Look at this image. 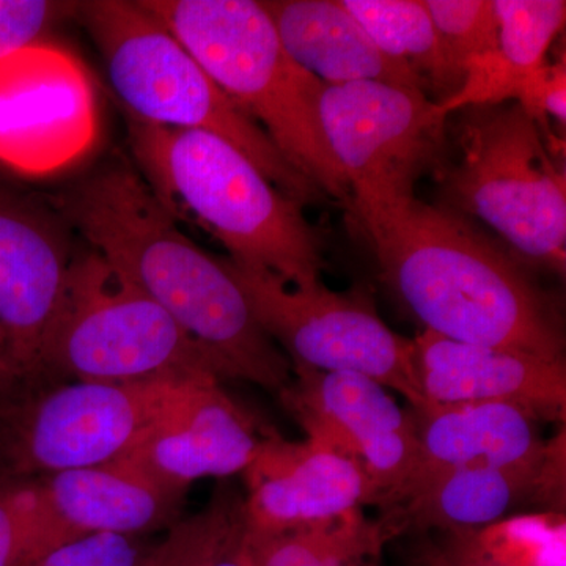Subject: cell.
Wrapping results in <instances>:
<instances>
[{
    "mask_svg": "<svg viewBox=\"0 0 566 566\" xmlns=\"http://www.w3.org/2000/svg\"><path fill=\"white\" fill-rule=\"evenodd\" d=\"M50 202L93 252L210 354L222 379L277 394L292 382L289 357L256 323L222 256L181 232L132 164H104Z\"/></svg>",
    "mask_w": 566,
    "mask_h": 566,
    "instance_id": "6da1fadb",
    "label": "cell"
},
{
    "mask_svg": "<svg viewBox=\"0 0 566 566\" xmlns=\"http://www.w3.org/2000/svg\"><path fill=\"white\" fill-rule=\"evenodd\" d=\"M382 277L424 331L463 342L564 359L553 305L515 253L472 221L416 196L352 203Z\"/></svg>",
    "mask_w": 566,
    "mask_h": 566,
    "instance_id": "7a4b0ae2",
    "label": "cell"
},
{
    "mask_svg": "<svg viewBox=\"0 0 566 566\" xmlns=\"http://www.w3.org/2000/svg\"><path fill=\"white\" fill-rule=\"evenodd\" d=\"M145 181L175 219H193L230 259L263 268L294 289L322 283L323 241L303 203L283 193L229 142L126 115Z\"/></svg>",
    "mask_w": 566,
    "mask_h": 566,
    "instance_id": "3957f363",
    "label": "cell"
},
{
    "mask_svg": "<svg viewBox=\"0 0 566 566\" xmlns=\"http://www.w3.org/2000/svg\"><path fill=\"white\" fill-rule=\"evenodd\" d=\"M211 80L253 118L279 151L327 196L346 205L348 182L324 137L326 85L293 61L262 3L253 0H140Z\"/></svg>",
    "mask_w": 566,
    "mask_h": 566,
    "instance_id": "277c9868",
    "label": "cell"
},
{
    "mask_svg": "<svg viewBox=\"0 0 566 566\" xmlns=\"http://www.w3.org/2000/svg\"><path fill=\"white\" fill-rule=\"evenodd\" d=\"M433 174L441 207L486 223L524 264L565 275V170L516 103L449 115Z\"/></svg>",
    "mask_w": 566,
    "mask_h": 566,
    "instance_id": "5b68a950",
    "label": "cell"
},
{
    "mask_svg": "<svg viewBox=\"0 0 566 566\" xmlns=\"http://www.w3.org/2000/svg\"><path fill=\"white\" fill-rule=\"evenodd\" d=\"M102 54L126 115L164 128L214 134L297 202L324 199L262 126L229 98L166 25L139 2L92 0L76 11Z\"/></svg>",
    "mask_w": 566,
    "mask_h": 566,
    "instance_id": "8992f818",
    "label": "cell"
},
{
    "mask_svg": "<svg viewBox=\"0 0 566 566\" xmlns=\"http://www.w3.org/2000/svg\"><path fill=\"white\" fill-rule=\"evenodd\" d=\"M46 387L57 379L221 381L210 354L96 252L74 256L43 348Z\"/></svg>",
    "mask_w": 566,
    "mask_h": 566,
    "instance_id": "52a82bcc",
    "label": "cell"
},
{
    "mask_svg": "<svg viewBox=\"0 0 566 566\" xmlns=\"http://www.w3.org/2000/svg\"><path fill=\"white\" fill-rule=\"evenodd\" d=\"M205 382L211 381H76L33 390L0 412V480L115 463Z\"/></svg>",
    "mask_w": 566,
    "mask_h": 566,
    "instance_id": "ba28073f",
    "label": "cell"
},
{
    "mask_svg": "<svg viewBox=\"0 0 566 566\" xmlns=\"http://www.w3.org/2000/svg\"><path fill=\"white\" fill-rule=\"evenodd\" d=\"M222 260L256 323L290 364L368 376L405 397L415 412L433 406L417 379L412 340L379 318L363 286L333 292L322 282L294 289L263 268Z\"/></svg>",
    "mask_w": 566,
    "mask_h": 566,
    "instance_id": "9c48e42d",
    "label": "cell"
},
{
    "mask_svg": "<svg viewBox=\"0 0 566 566\" xmlns=\"http://www.w3.org/2000/svg\"><path fill=\"white\" fill-rule=\"evenodd\" d=\"M319 117L352 192L348 207L415 196L417 180L444 155L449 117L417 88L333 85L324 88Z\"/></svg>",
    "mask_w": 566,
    "mask_h": 566,
    "instance_id": "30bf717a",
    "label": "cell"
},
{
    "mask_svg": "<svg viewBox=\"0 0 566 566\" xmlns=\"http://www.w3.org/2000/svg\"><path fill=\"white\" fill-rule=\"evenodd\" d=\"M71 232L50 199L0 178V329L29 392L46 387L43 348L74 259Z\"/></svg>",
    "mask_w": 566,
    "mask_h": 566,
    "instance_id": "8fae6325",
    "label": "cell"
},
{
    "mask_svg": "<svg viewBox=\"0 0 566 566\" xmlns=\"http://www.w3.org/2000/svg\"><path fill=\"white\" fill-rule=\"evenodd\" d=\"M292 370L294 379L279 394L283 406L307 436L324 439L359 463L375 504L381 505L415 468V415L368 376L304 365H292Z\"/></svg>",
    "mask_w": 566,
    "mask_h": 566,
    "instance_id": "7c38bea8",
    "label": "cell"
},
{
    "mask_svg": "<svg viewBox=\"0 0 566 566\" xmlns=\"http://www.w3.org/2000/svg\"><path fill=\"white\" fill-rule=\"evenodd\" d=\"M244 476L249 526L262 534L314 526L375 504L374 488L359 463L312 436L286 441L266 428Z\"/></svg>",
    "mask_w": 566,
    "mask_h": 566,
    "instance_id": "4fadbf2b",
    "label": "cell"
},
{
    "mask_svg": "<svg viewBox=\"0 0 566 566\" xmlns=\"http://www.w3.org/2000/svg\"><path fill=\"white\" fill-rule=\"evenodd\" d=\"M420 389L430 405L502 403L535 420L565 422V360L463 344L424 331L412 338Z\"/></svg>",
    "mask_w": 566,
    "mask_h": 566,
    "instance_id": "5bb4252c",
    "label": "cell"
},
{
    "mask_svg": "<svg viewBox=\"0 0 566 566\" xmlns=\"http://www.w3.org/2000/svg\"><path fill=\"white\" fill-rule=\"evenodd\" d=\"M211 381L193 390L180 411L153 431L120 463L172 490L208 476L226 479L251 465L264 430Z\"/></svg>",
    "mask_w": 566,
    "mask_h": 566,
    "instance_id": "9a60e30c",
    "label": "cell"
},
{
    "mask_svg": "<svg viewBox=\"0 0 566 566\" xmlns=\"http://www.w3.org/2000/svg\"><path fill=\"white\" fill-rule=\"evenodd\" d=\"M32 480L55 547L84 535L145 536L174 527L186 497L120 461Z\"/></svg>",
    "mask_w": 566,
    "mask_h": 566,
    "instance_id": "2e32d148",
    "label": "cell"
},
{
    "mask_svg": "<svg viewBox=\"0 0 566 566\" xmlns=\"http://www.w3.org/2000/svg\"><path fill=\"white\" fill-rule=\"evenodd\" d=\"M88 95L80 71L46 43L0 61V163L25 174L54 166L51 142L88 126ZM57 161V156H55Z\"/></svg>",
    "mask_w": 566,
    "mask_h": 566,
    "instance_id": "e0dca14e",
    "label": "cell"
},
{
    "mask_svg": "<svg viewBox=\"0 0 566 566\" xmlns=\"http://www.w3.org/2000/svg\"><path fill=\"white\" fill-rule=\"evenodd\" d=\"M419 450L398 494L444 472L465 468H510L538 463L546 442L534 417L512 405H433L415 412Z\"/></svg>",
    "mask_w": 566,
    "mask_h": 566,
    "instance_id": "ac0fdd59",
    "label": "cell"
},
{
    "mask_svg": "<svg viewBox=\"0 0 566 566\" xmlns=\"http://www.w3.org/2000/svg\"><path fill=\"white\" fill-rule=\"evenodd\" d=\"M260 3L293 61L326 87L385 82L422 91L412 71L379 50L342 0H263Z\"/></svg>",
    "mask_w": 566,
    "mask_h": 566,
    "instance_id": "d6986e66",
    "label": "cell"
},
{
    "mask_svg": "<svg viewBox=\"0 0 566 566\" xmlns=\"http://www.w3.org/2000/svg\"><path fill=\"white\" fill-rule=\"evenodd\" d=\"M546 452L534 464L457 469L424 480L387 502L379 523L390 538L409 531L457 534L490 526L526 499L542 502Z\"/></svg>",
    "mask_w": 566,
    "mask_h": 566,
    "instance_id": "ffe728a7",
    "label": "cell"
},
{
    "mask_svg": "<svg viewBox=\"0 0 566 566\" xmlns=\"http://www.w3.org/2000/svg\"><path fill=\"white\" fill-rule=\"evenodd\" d=\"M493 6L497 48L465 63L460 91L438 103L447 117L464 107L515 102L521 82L547 62L565 25L564 0H493Z\"/></svg>",
    "mask_w": 566,
    "mask_h": 566,
    "instance_id": "44dd1931",
    "label": "cell"
},
{
    "mask_svg": "<svg viewBox=\"0 0 566 566\" xmlns=\"http://www.w3.org/2000/svg\"><path fill=\"white\" fill-rule=\"evenodd\" d=\"M379 50L403 63L436 103L452 98L463 76L447 61L422 0H342Z\"/></svg>",
    "mask_w": 566,
    "mask_h": 566,
    "instance_id": "7402d4cb",
    "label": "cell"
},
{
    "mask_svg": "<svg viewBox=\"0 0 566 566\" xmlns=\"http://www.w3.org/2000/svg\"><path fill=\"white\" fill-rule=\"evenodd\" d=\"M252 539L259 566H378L390 536L379 521L357 510L314 526L252 531Z\"/></svg>",
    "mask_w": 566,
    "mask_h": 566,
    "instance_id": "603a6c76",
    "label": "cell"
},
{
    "mask_svg": "<svg viewBox=\"0 0 566 566\" xmlns=\"http://www.w3.org/2000/svg\"><path fill=\"white\" fill-rule=\"evenodd\" d=\"M460 556L493 566H566L565 515L558 512L504 517L475 531L444 534Z\"/></svg>",
    "mask_w": 566,
    "mask_h": 566,
    "instance_id": "cb8c5ba5",
    "label": "cell"
},
{
    "mask_svg": "<svg viewBox=\"0 0 566 566\" xmlns=\"http://www.w3.org/2000/svg\"><path fill=\"white\" fill-rule=\"evenodd\" d=\"M248 520L244 497L230 486H219L210 504L169 528L139 566H207Z\"/></svg>",
    "mask_w": 566,
    "mask_h": 566,
    "instance_id": "d4e9b609",
    "label": "cell"
},
{
    "mask_svg": "<svg viewBox=\"0 0 566 566\" xmlns=\"http://www.w3.org/2000/svg\"><path fill=\"white\" fill-rule=\"evenodd\" d=\"M450 65L463 76L465 63L494 51L499 22L493 0H423Z\"/></svg>",
    "mask_w": 566,
    "mask_h": 566,
    "instance_id": "484cf974",
    "label": "cell"
},
{
    "mask_svg": "<svg viewBox=\"0 0 566 566\" xmlns=\"http://www.w3.org/2000/svg\"><path fill=\"white\" fill-rule=\"evenodd\" d=\"M54 547L35 482L0 480V566H29Z\"/></svg>",
    "mask_w": 566,
    "mask_h": 566,
    "instance_id": "4316f807",
    "label": "cell"
},
{
    "mask_svg": "<svg viewBox=\"0 0 566 566\" xmlns=\"http://www.w3.org/2000/svg\"><path fill=\"white\" fill-rule=\"evenodd\" d=\"M80 2L0 0V61L44 43L55 25L76 18Z\"/></svg>",
    "mask_w": 566,
    "mask_h": 566,
    "instance_id": "83f0119b",
    "label": "cell"
},
{
    "mask_svg": "<svg viewBox=\"0 0 566 566\" xmlns=\"http://www.w3.org/2000/svg\"><path fill=\"white\" fill-rule=\"evenodd\" d=\"M153 546L145 536L84 535L48 551L29 566H139Z\"/></svg>",
    "mask_w": 566,
    "mask_h": 566,
    "instance_id": "f1b7e54d",
    "label": "cell"
},
{
    "mask_svg": "<svg viewBox=\"0 0 566 566\" xmlns=\"http://www.w3.org/2000/svg\"><path fill=\"white\" fill-rule=\"evenodd\" d=\"M545 133L549 120L565 126L566 122V65L565 57L543 63L539 69L521 82L515 102Z\"/></svg>",
    "mask_w": 566,
    "mask_h": 566,
    "instance_id": "f546056e",
    "label": "cell"
},
{
    "mask_svg": "<svg viewBox=\"0 0 566 566\" xmlns=\"http://www.w3.org/2000/svg\"><path fill=\"white\" fill-rule=\"evenodd\" d=\"M28 392V386L11 356L6 334L0 329V412L20 401Z\"/></svg>",
    "mask_w": 566,
    "mask_h": 566,
    "instance_id": "4dcf8cb0",
    "label": "cell"
},
{
    "mask_svg": "<svg viewBox=\"0 0 566 566\" xmlns=\"http://www.w3.org/2000/svg\"><path fill=\"white\" fill-rule=\"evenodd\" d=\"M207 566H259L249 521L234 532L232 538Z\"/></svg>",
    "mask_w": 566,
    "mask_h": 566,
    "instance_id": "1f68e13d",
    "label": "cell"
},
{
    "mask_svg": "<svg viewBox=\"0 0 566 566\" xmlns=\"http://www.w3.org/2000/svg\"><path fill=\"white\" fill-rule=\"evenodd\" d=\"M412 566H493L483 564V562L472 560V558L460 556L453 553L444 543H433V545L423 547Z\"/></svg>",
    "mask_w": 566,
    "mask_h": 566,
    "instance_id": "d6a6232c",
    "label": "cell"
}]
</instances>
